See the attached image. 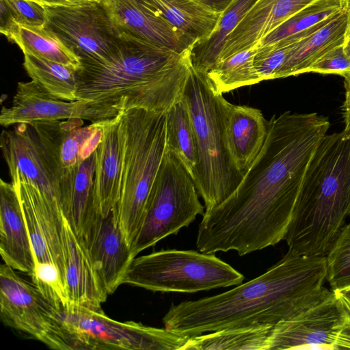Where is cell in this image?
Wrapping results in <instances>:
<instances>
[{
	"instance_id": "6da1fadb",
	"label": "cell",
	"mask_w": 350,
	"mask_h": 350,
	"mask_svg": "<svg viewBox=\"0 0 350 350\" xmlns=\"http://www.w3.org/2000/svg\"><path fill=\"white\" fill-rule=\"evenodd\" d=\"M329 125L317 113L286 111L267 120L261 151L237 189L205 210L196 239L200 252L243 256L284 240L308 165Z\"/></svg>"
},
{
	"instance_id": "7a4b0ae2",
	"label": "cell",
	"mask_w": 350,
	"mask_h": 350,
	"mask_svg": "<svg viewBox=\"0 0 350 350\" xmlns=\"http://www.w3.org/2000/svg\"><path fill=\"white\" fill-rule=\"evenodd\" d=\"M325 257L291 250L260 276L224 293L172 304L164 327L193 337L224 329L275 325L314 305L331 290Z\"/></svg>"
},
{
	"instance_id": "3957f363",
	"label": "cell",
	"mask_w": 350,
	"mask_h": 350,
	"mask_svg": "<svg viewBox=\"0 0 350 350\" xmlns=\"http://www.w3.org/2000/svg\"><path fill=\"white\" fill-rule=\"evenodd\" d=\"M118 47L102 62H82L77 99L119 113L133 108L165 113L183 97L192 66L190 49L179 53L121 33Z\"/></svg>"
},
{
	"instance_id": "277c9868",
	"label": "cell",
	"mask_w": 350,
	"mask_h": 350,
	"mask_svg": "<svg viewBox=\"0 0 350 350\" xmlns=\"http://www.w3.org/2000/svg\"><path fill=\"white\" fill-rule=\"evenodd\" d=\"M350 217V134H326L306 171L284 237L296 254L325 257Z\"/></svg>"
},
{
	"instance_id": "5b68a950",
	"label": "cell",
	"mask_w": 350,
	"mask_h": 350,
	"mask_svg": "<svg viewBox=\"0 0 350 350\" xmlns=\"http://www.w3.org/2000/svg\"><path fill=\"white\" fill-rule=\"evenodd\" d=\"M183 97L190 113L198 151L192 178L208 210L228 198L244 176L235 165L226 144L228 101L215 91L206 74L193 66Z\"/></svg>"
},
{
	"instance_id": "8992f818",
	"label": "cell",
	"mask_w": 350,
	"mask_h": 350,
	"mask_svg": "<svg viewBox=\"0 0 350 350\" xmlns=\"http://www.w3.org/2000/svg\"><path fill=\"white\" fill-rule=\"evenodd\" d=\"M120 191L115 206L130 247L142 224L148 198L167 148L166 113L133 108L121 113Z\"/></svg>"
},
{
	"instance_id": "52a82bcc",
	"label": "cell",
	"mask_w": 350,
	"mask_h": 350,
	"mask_svg": "<svg viewBox=\"0 0 350 350\" xmlns=\"http://www.w3.org/2000/svg\"><path fill=\"white\" fill-rule=\"evenodd\" d=\"M243 280L214 254L161 250L134 258L124 284L154 292L196 293L239 285Z\"/></svg>"
},
{
	"instance_id": "ba28073f",
	"label": "cell",
	"mask_w": 350,
	"mask_h": 350,
	"mask_svg": "<svg viewBox=\"0 0 350 350\" xmlns=\"http://www.w3.org/2000/svg\"><path fill=\"white\" fill-rule=\"evenodd\" d=\"M56 313L61 350H183L191 338L165 327L115 321L102 309L70 308Z\"/></svg>"
},
{
	"instance_id": "9c48e42d",
	"label": "cell",
	"mask_w": 350,
	"mask_h": 350,
	"mask_svg": "<svg viewBox=\"0 0 350 350\" xmlns=\"http://www.w3.org/2000/svg\"><path fill=\"white\" fill-rule=\"evenodd\" d=\"M194 181L167 146L150 190L140 230L131 246L135 258L161 239L176 234L204 213Z\"/></svg>"
},
{
	"instance_id": "30bf717a",
	"label": "cell",
	"mask_w": 350,
	"mask_h": 350,
	"mask_svg": "<svg viewBox=\"0 0 350 350\" xmlns=\"http://www.w3.org/2000/svg\"><path fill=\"white\" fill-rule=\"evenodd\" d=\"M46 25L81 62H102L117 50L120 36L97 0L70 7H44Z\"/></svg>"
},
{
	"instance_id": "8fae6325",
	"label": "cell",
	"mask_w": 350,
	"mask_h": 350,
	"mask_svg": "<svg viewBox=\"0 0 350 350\" xmlns=\"http://www.w3.org/2000/svg\"><path fill=\"white\" fill-rule=\"evenodd\" d=\"M0 316L5 325L60 349L56 309L33 283L5 263L0 267Z\"/></svg>"
},
{
	"instance_id": "7c38bea8",
	"label": "cell",
	"mask_w": 350,
	"mask_h": 350,
	"mask_svg": "<svg viewBox=\"0 0 350 350\" xmlns=\"http://www.w3.org/2000/svg\"><path fill=\"white\" fill-rule=\"evenodd\" d=\"M83 120L74 118L30 124L59 190V185L70 178L80 162L96 151L102 140L105 121L83 126Z\"/></svg>"
},
{
	"instance_id": "4fadbf2b",
	"label": "cell",
	"mask_w": 350,
	"mask_h": 350,
	"mask_svg": "<svg viewBox=\"0 0 350 350\" xmlns=\"http://www.w3.org/2000/svg\"><path fill=\"white\" fill-rule=\"evenodd\" d=\"M347 316L334 291L314 305L273 325L267 350L335 349Z\"/></svg>"
},
{
	"instance_id": "5bb4252c",
	"label": "cell",
	"mask_w": 350,
	"mask_h": 350,
	"mask_svg": "<svg viewBox=\"0 0 350 350\" xmlns=\"http://www.w3.org/2000/svg\"><path fill=\"white\" fill-rule=\"evenodd\" d=\"M120 113L94 102L59 99L31 81L18 83L12 105L1 108L0 124L6 128L14 124L74 118L97 123L111 120Z\"/></svg>"
},
{
	"instance_id": "9a60e30c",
	"label": "cell",
	"mask_w": 350,
	"mask_h": 350,
	"mask_svg": "<svg viewBox=\"0 0 350 350\" xmlns=\"http://www.w3.org/2000/svg\"><path fill=\"white\" fill-rule=\"evenodd\" d=\"M97 1L118 35H131L179 53L192 49L196 44L141 0Z\"/></svg>"
},
{
	"instance_id": "2e32d148",
	"label": "cell",
	"mask_w": 350,
	"mask_h": 350,
	"mask_svg": "<svg viewBox=\"0 0 350 350\" xmlns=\"http://www.w3.org/2000/svg\"><path fill=\"white\" fill-rule=\"evenodd\" d=\"M83 241L103 290L107 295L112 294L124 284L128 268L135 258L120 226L116 208L100 217Z\"/></svg>"
},
{
	"instance_id": "e0dca14e",
	"label": "cell",
	"mask_w": 350,
	"mask_h": 350,
	"mask_svg": "<svg viewBox=\"0 0 350 350\" xmlns=\"http://www.w3.org/2000/svg\"><path fill=\"white\" fill-rule=\"evenodd\" d=\"M0 146L10 176L18 173L62 211L58 185L47 167L31 125L18 124L13 130H3Z\"/></svg>"
},
{
	"instance_id": "ac0fdd59",
	"label": "cell",
	"mask_w": 350,
	"mask_h": 350,
	"mask_svg": "<svg viewBox=\"0 0 350 350\" xmlns=\"http://www.w3.org/2000/svg\"><path fill=\"white\" fill-rule=\"evenodd\" d=\"M317 1L257 0L228 37L217 62L257 46L269 33Z\"/></svg>"
},
{
	"instance_id": "d6986e66",
	"label": "cell",
	"mask_w": 350,
	"mask_h": 350,
	"mask_svg": "<svg viewBox=\"0 0 350 350\" xmlns=\"http://www.w3.org/2000/svg\"><path fill=\"white\" fill-rule=\"evenodd\" d=\"M64 229L65 279L70 308L100 310L107 294L100 283L86 244L64 216Z\"/></svg>"
},
{
	"instance_id": "ffe728a7",
	"label": "cell",
	"mask_w": 350,
	"mask_h": 350,
	"mask_svg": "<svg viewBox=\"0 0 350 350\" xmlns=\"http://www.w3.org/2000/svg\"><path fill=\"white\" fill-rule=\"evenodd\" d=\"M0 254L5 264L31 275L34 258L14 185L0 180Z\"/></svg>"
},
{
	"instance_id": "44dd1931",
	"label": "cell",
	"mask_w": 350,
	"mask_h": 350,
	"mask_svg": "<svg viewBox=\"0 0 350 350\" xmlns=\"http://www.w3.org/2000/svg\"><path fill=\"white\" fill-rule=\"evenodd\" d=\"M95 164L96 151L80 162L69 180L59 187L62 214L83 240L101 217L94 194Z\"/></svg>"
},
{
	"instance_id": "7402d4cb",
	"label": "cell",
	"mask_w": 350,
	"mask_h": 350,
	"mask_svg": "<svg viewBox=\"0 0 350 350\" xmlns=\"http://www.w3.org/2000/svg\"><path fill=\"white\" fill-rule=\"evenodd\" d=\"M267 135V120L256 108L228 101L225 137L237 167L245 174L259 154Z\"/></svg>"
},
{
	"instance_id": "603a6c76",
	"label": "cell",
	"mask_w": 350,
	"mask_h": 350,
	"mask_svg": "<svg viewBox=\"0 0 350 350\" xmlns=\"http://www.w3.org/2000/svg\"><path fill=\"white\" fill-rule=\"evenodd\" d=\"M121 113L104 122L102 140L96 150L94 194L101 216L116 206L120 191L122 147Z\"/></svg>"
},
{
	"instance_id": "cb8c5ba5",
	"label": "cell",
	"mask_w": 350,
	"mask_h": 350,
	"mask_svg": "<svg viewBox=\"0 0 350 350\" xmlns=\"http://www.w3.org/2000/svg\"><path fill=\"white\" fill-rule=\"evenodd\" d=\"M347 29L348 12L346 10L300 41L290 52L277 79L308 72L310 66L324 54L344 44Z\"/></svg>"
},
{
	"instance_id": "d4e9b609",
	"label": "cell",
	"mask_w": 350,
	"mask_h": 350,
	"mask_svg": "<svg viewBox=\"0 0 350 350\" xmlns=\"http://www.w3.org/2000/svg\"><path fill=\"white\" fill-rule=\"evenodd\" d=\"M196 44L206 40L221 16L198 0H141Z\"/></svg>"
},
{
	"instance_id": "484cf974",
	"label": "cell",
	"mask_w": 350,
	"mask_h": 350,
	"mask_svg": "<svg viewBox=\"0 0 350 350\" xmlns=\"http://www.w3.org/2000/svg\"><path fill=\"white\" fill-rule=\"evenodd\" d=\"M16 43L23 53L34 54L79 71L81 59L47 25L29 26L18 24L8 38Z\"/></svg>"
},
{
	"instance_id": "4316f807",
	"label": "cell",
	"mask_w": 350,
	"mask_h": 350,
	"mask_svg": "<svg viewBox=\"0 0 350 350\" xmlns=\"http://www.w3.org/2000/svg\"><path fill=\"white\" fill-rule=\"evenodd\" d=\"M273 325L224 329L191 337L183 350H267Z\"/></svg>"
},
{
	"instance_id": "83f0119b",
	"label": "cell",
	"mask_w": 350,
	"mask_h": 350,
	"mask_svg": "<svg viewBox=\"0 0 350 350\" xmlns=\"http://www.w3.org/2000/svg\"><path fill=\"white\" fill-rule=\"evenodd\" d=\"M346 10L341 0H317L269 33L257 46L274 44L284 39L312 34L327 21Z\"/></svg>"
},
{
	"instance_id": "f1b7e54d",
	"label": "cell",
	"mask_w": 350,
	"mask_h": 350,
	"mask_svg": "<svg viewBox=\"0 0 350 350\" xmlns=\"http://www.w3.org/2000/svg\"><path fill=\"white\" fill-rule=\"evenodd\" d=\"M23 54V67L31 81L59 99L77 100V70L34 54Z\"/></svg>"
},
{
	"instance_id": "f546056e",
	"label": "cell",
	"mask_w": 350,
	"mask_h": 350,
	"mask_svg": "<svg viewBox=\"0 0 350 350\" xmlns=\"http://www.w3.org/2000/svg\"><path fill=\"white\" fill-rule=\"evenodd\" d=\"M256 1L236 0L221 14L213 33L204 41L194 45L191 63L196 70L206 74L214 66L228 37Z\"/></svg>"
},
{
	"instance_id": "4dcf8cb0",
	"label": "cell",
	"mask_w": 350,
	"mask_h": 350,
	"mask_svg": "<svg viewBox=\"0 0 350 350\" xmlns=\"http://www.w3.org/2000/svg\"><path fill=\"white\" fill-rule=\"evenodd\" d=\"M165 113L167 146L179 158L192 177L198 151L190 113L183 97Z\"/></svg>"
},
{
	"instance_id": "1f68e13d",
	"label": "cell",
	"mask_w": 350,
	"mask_h": 350,
	"mask_svg": "<svg viewBox=\"0 0 350 350\" xmlns=\"http://www.w3.org/2000/svg\"><path fill=\"white\" fill-rule=\"evenodd\" d=\"M258 46L239 51L217 62L206 73L215 91L223 94L259 83L254 59Z\"/></svg>"
},
{
	"instance_id": "d6a6232c",
	"label": "cell",
	"mask_w": 350,
	"mask_h": 350,
	"mask_svg": "<svg viewBox=\"0 0 350 350\" xmlns=\"http://www.w3.org/2000/svg\"><path fill=\"white\" fill-rule=\"evenodd\" d=\"M326 258V280L336 291L350 286V222L341 231Z\"/></svg>"
},
{
	"instance_id": "836d02e7",
	"label": "cell",
	"mask_w": 350,
	"mask_h": 350,
	"mask_svg": "<svg viewBox=\"0 0 350 350\" xmlns=\"http://www.w3.org/2000/svg\"><path fill=\"white\" fill-rule=\"evenodd\" d=\"M310 35L284 39L274 44L258 46L254 64L259 81L277 79L279 71L292 49Z\"/></svg>"
},
{
	"instance_id": "e575fe53",
	"label": "cell",
	"mask_w": 350,
	"mask_h": 350,
	"mask_svg": "<svg viewBox=\"0 0 350 350\" xmlns=\"http://www.w3.org/2000/svg\"><path fill=\"white\" fill-rule=\"evenodd\" d=\"M310 72L342 77L350 72V58L345 51L344 44L334 47L321 57L308 69V72Z\"/></svg>"
},
{
	"instance_id": "d590c367",
	"label": "cell",
	"mask_w": 350,
	"mask_h": 350,
	"mask_svg": "<svg viewBox=\"0 0 350 350\" xmlns=\"http://www.w3.org/2000/svg\"><path fill=\"white\" fill-rule=\"evenodd\" d=\"M18 24L29 26L46 25L44 7L29 0H3Z\"/></svg>"
},
{
	"instance_id": "8d00e7d4",
	"label": "cell",
	"mask_w": 350,
	"mask_h": 350,
	"mask_svg": "<svg viewBox=\"0 0 350 350\" xmlns=\"http://www.w3.org/2000/svg\"><path fill=\"white\" fill-rule=\"evenodd\" d=\"M334 291L347 316V321L336 342L335 349H350V286Z\"/></svg>"
},
{
	"instance_id": "74e56055",
	"label": "cell",
	"mask_w": 350,
	"mask_h": 350,
	"mask_svg": "<svg viewBox=\"0 0 350 350\" xmlns=\"http://www.w3.org/2000/svg\"><path fill=\"white\" fill-rule=\"evenodd\" d=\"M345 89V100L342 105V113L345 121L343 131L350 134V72L343 75Z\"/></svg>"
},
{
	"instance_id": "f35d334b",
	"label": "cell",
	"mask_w": 350,
	"mask_h": 350,
	"mask_svg": "<svg viewBox=\"0 0 350 350\" xmlns=\"http://www.w3.org/2000/svg\"><path fill=\"white\" fill-rule=\"evenodd\" d=\"M35 2L42 7H70L81 5L92 0H29Z\"/></svg>"
},
{
	"instance_id": "ab89813d",
	"label": "cell",
	"mask_w": 350,
	"mask_h": 350,
	"mask_svg": "<svg viewBox=\"0 0 350 350\" xmlns=\"http://www.w3.org/2000/svg\"><path fill=\"white\" fill-rule=\"evenodd\" d=\"M213 11L223 14L236 0H198Z\"/></svg>"
},
{
	"instance_id": "60d3db41",
	"label": "cell",
	"mask_w": 350,
	"mask_h": 350,
	"mask_svg": "<svg viewBox=\"0 0 350 350\" xmlns=\"http://www.w3.org/2000/svg\"><path fill=\"white\" fill-rule=\"evenodd\" d=\"M344 49L347 55L350 58V30H347L345 40L344 42Z\"/></svg>"
},
{
	"instance_id": "b9f144b4",
	"label": "cell",
	"mask_w": 350,
	"mask_h": 350,
	"mask_svg": "<svg viewBox=\"0 0 350 350\" xmlns=\"http://www.w3.org/2000/svg\"><path fill=\"white\" fill-rule=\"evenodd\" d=\"M348 12V29L350 30V6L347 8Z\"/></svg>"
},
{
	"instance_id": "7bdbcfd3",
	"label": "cell",
	"mask_w": 350,
	"mask_h": 350,
	"mask_svg": "<svg viewBox=\"0 0 350 350\" xmlns=\"http://www.w3.org/2000/svg\"><path fill=\"white\" fill-rule=\"evenodd\" d=\"M342 1L347 8L350 6V0H342Z\"/></svg>"
}]
</instances>
